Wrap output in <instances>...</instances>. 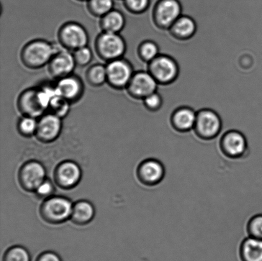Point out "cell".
Here are the masks:
<instances>
[{
    "label": "cell",
    "instance_id": "6da1fadb",
    "mask_svg": "<svg viewBox=\"0 0 262 261\" xmlns=\"http://www.w3.org/2000/svg\"><path fill=\"white\" fill-rule=\"evenodd\" d=\"M56 94L55 83H46L26 89L18 97L17 109L23 116L38 118L48 112L51 99Z\"/></svg>",
    "mask_w": 262,
    "mask_h": 261
},
{
    "label": "cell",
    "instance_id": "7a4b0ae2",
    "mask_svg": "<svg viewBox=\"0 0 262 261\" xmlns=\"http://www.w3.org/2000/svg\"><path fill=\"white\" fill-rule=\"evenodd\" d=\"M60 50L54 43L39 38L26 43L20 51V59L26 67L36 70L48 65L55 54Z\"/></svg>",
    "mask_w": 262,
    "mask_h": 261
},
{
    "label": "cell",
    "instance_id": "3957f363",
    "mask_svg": "<svg viewBox=\"0 0 262 261\" xmlns=\"http://www.w3.org/2000/svg\"><path fill=\"white\" fill-rule=\"evenodd\" d=\"M95 50L102 60L108 63L122 58L126 52L127 45L119 33L102 32L95 41Z\"/></svg>",
    "mask_w": 262,
    "mask_h": 261
},
{
    "label": "cell",
    "instance_id": "277c9868",
    "mask_svg": "<svg viewBox=\"0 0 262 261\" xmlns=\"http://www.w3.org/2000/svg\"><path fill=\"white\" fill-rule=\"evenodd\" d=\"M73 204L70 199L61 196H51L41 204L40 217L46 222L59 224L71 219Z\"/></svg>",
    "mask_w": 262,
    "mask_h": 261
},
{
    "label": "cell",
    "instance_id": "5b68a950",
    "mask_svg": "<svg viewBox=\"0 0 262 261\" xmlns=\"http://www.w3.org/2000/svg\"><path fill=\"white\" fill-rule=\"evenodd\" d=\"M223 122L219 113L211 109H203L197 112L194 134L200 139L210 140L220 135Z\"/></svg>",
    "mask_w": 262,
    "mask_h": 261
},
{
    "label": "cell",
    "instance_id": "8992f818",
    "mask_svg": "<svg viewBox=\"0 0 262 261\" xmlns=\"http://www.w3.org/2000/svg\"><path fill=\"white\" fill-rule=\"evenodd\" d=\"M147 70L161 85L173 83L180 74L177 61L171 56L163 54L148 63Z\"/></svg>",
    "mask_w": 262,
    "mask_h": 261
},
{
    "label": "cell",
    "instance_id": "52a82bcc",
    "mask_svg": "<svg viewBox=\"0 0 262 261\" xmlns=\"http://www.w3.org/2000/svg\"><path fill=\"white\" fill-rule=\"evenodd\" d=\"M58 40L61 47L74 52L88 46L89 35L85 28L76 22H66L58 32Z\"/></svg>",
    "mask_w": 262,
    "mask_h": 261
},
{
    "label": "cell",
    "instance_id": "ba28073f",
    "mask_svg": "<svg viewBox=\"0 0 262 261\" xmlns=\"http://www.w3.org/2000/svg\"><path fill=\"white\" fill-rule=\"evenodd\" d=\"M107 83L117 90L126 89L135 74L132 64L124 58H119L107 63Z\"/></svg>",
    "mask_w": 262,
    "mask_h": 261
},
{
    "label": "cell",
    "instance_id": "9c48e42d",
    "mask_svg": "<svg viewBox=\"0 0 262 261\" xmlns=\"http://www.w3.org/2000/svg\"><path fill=\"white\" fill-rule=\"evenodd\" d=\"M220 149L223 155L232 159H239L245 157L248 153L247 139L239 130H228L221 137Z\"/></svg>",
    "mask_w": 262,
    "mask_h": 261
},
{
    "label": "cell",
    "instance_id": "30bf717a",
    "mask_svg": "<svg viewBox=\"0 0 262 261\" xmlns=\"http://www.w3.org/2000/svg\"><path fill=\"white\" fill-rule=\"evenodd\" d=\"M159 84L148 70L135 72L126 89L128 94L134 99L143 101L145 97L158 91Z\"/></svg>",
    "mask_w": 262,
    "mask_h": 261
},
{
    "label": "cell",
    "instance_id": "8fae6325",
    "mask_svg": "<svg viewBox=\"0 0 262 261\" xmlns=\"http://www.w3.org/2000/svg\"><path fill=\"white\" fill-rule=\"evenodd\" d=\"M183 14V9L179 0H160L153 10V17L158 27L169 30Z\"/></svg>",
    "mask_w": 262,
    "mask_h": 261
},
{
    "label": "cell",
    "instance_id": "7c38bea8",
    "mask_svg": "<svg viewBox=\"0 0 262 261\" xmlns=\"http://www.w3.org/2000/svg\"><path fill=\"white\" fill-rule=\"evenodd\" d=\"M46 170L42 164L37 161H29L20 168L18 180L25 191L35 192L38 185L46 180Z\"/></svg>",
    "mask_w": 262,
    "mask_h": 261
},
{
    "label": "cell",
    "instance_id": "4fadbf2b",
    "mask_svg": "<svg viewBox=\"0 0 262 261\" xmlns=\"http://www.w3.org/2000/svg\"><path fill=\"white\" fill-rule=\"evenodd\" d=\"M165 168L160 160L148 158L138 165L137 176L144 185L154 186L159 185L165 176Z\"/></svg>",
    "mask_w": 262,
    "mask_h": 261
},
{
    "label": "cell",
    "instance_id": "5bb4252c",
    "mask_svg": "<svg viewBox=\"0 0 262 261\" xmlns=\"http://www.w3.org/2000/svg\"><path fill=\"white\" fill-rule=\"evenodd\" d=\"M55 86L59 96L71 104L79 102L83 96V82L79 76L73 74L56 80Z\"/></svg>",
    "mask_w": 262,
    "mask_h": 261
},
{
    "label": "cell",
    "instance_id": "9a60e30c",
    "mask_svg": "<svg viewBox=\"0 0 262 261\" xmlns=\"http://www.w3.org/2000/svg\"><path fill=\"white\" fill-rule=\"evenodd\" d=\"M76 66L73 53L64 49L55 54L48 63V69L51 76L58 80L73 74Z\"/></svg>",
    "mask_w": 262,
    "mask_h": 261
},
{
    "label": "cell",
    "instance_id": "2e32d148",
    "mask_svg": "<svg viewBox=\"0 0 262 261\" xmlns=\"http://www.w3.org/2000/svg\"><path fill=\"white\" fill-rule=\"evenodd\" d=\"M62 129V119L51 112H46L38 120L36 137L40 141L49 143L58 137Z\"/></svg>",
    "mask_w": 262,
    "mask_h": 261
},
{
    "label": "cell",
    "instance_id": "e0dca14e",
    "mask_svg": "<svg viewBox=\"0 0 262 261\" xmlns=\"http://www.w3.org/2000/svg\"><path fill=\"white\" fill-rule=\"evenodd\" d=\"M81 176L80 168L72 161H65L60 163L54 174L56 183L63 189L74 188L80 181Z\"/></svg>",
    "mask_w": 262,
    "mask_h": 261
},
{
    "label": "cell",
    "instance_id": "ac0fdd59",
    "mask_svg": "<svg viewBox=\"0 0 262 261\" xmlns=\"http://www.w3.org/2000/svg\"><path fill=\"white\" fill-rule=\"evenodd\" d=\"M197 111L189 107H181L173 112L171 117V126L179 133H187L194 129Z\"/></svg>",
    "mask_w": 262,
    "mask_h": 261
},
{
    "label": "cell",
    "instance_id": "d6986e66",
    "mask_svg": "<svg viewBox=\"0 0 262 261\" xmlns=\"http://www.w3.org/2000/svg\"><path fill=\"white\" fill-rule=\"evenodd\" d=\"M169 30L174 37L179 39L187 40L196 34L198 25L193 17L182 14L171 26Z\"/></svg>",
    "mask_w": 262,
    "mask_h": 261
},
{
    "label": "cell",
    "instance_id": "ffe728a7",
    "mask_svg": "<svg viewBox=\"0 0 262 261\" xmlns=\"http://www.w3.org/2000/svg\"><path fill=\"white\" fill-rule=\"evenodd\" d=\"M241 261H262V240L248 236L240 245Z\"/></svg>",
    "mask_w": 262,
    "mask_h": 261
},
{
    "label": "cell",
    "instance_id": "44dd1931",
    "mask_svg": "<svg viewBox=\"0 0 262 261\" xmlns=\"http://www.w3.org/2000/svg\"><path fill=\"white\" fill-rule=\"evenodd\" d=\"M126 20L120 10L113 9L100 20V27L102 32L119 33L124 28Z\"/></svg>",
    "mask_w": 262,
    "mask_h": 261
},
{
    "label": "cell",
    "instance_id": "7402d4cb",
    "mask_svg": "<svg viewBox=\"0 0 262 261\" xmlns=\"http://www.w3.org/2000/svg\"><path fill=\"white\" fill-rule=\"evenodd\" d=\"M95 216V208L89 201L82 200L73 204L71 219L73 223L84 226L90 223Z\"/></svg>",
    "mask_w": 262,
    "mask_h": 261
},
{
    "label": "cell",
    "instance_id": "603a6c76",
    "mask_svg": "<svg viewBox=\"0 0 262 261\" xmlns=\"http://www.w3.org/2000/svg\"><path fill=\"white\" fill-rule=\"evenodd\" d=\"M87 83L90 86L97 88L107 83L106 66L96 63L90 66L85 74Z\"/></svg>",
    "mask_w": 262,
    "mask_h": 261
},
{
    "label": "cell",
    "instance_id": "cb8c5ba5",
    "mask_svg": "<svg viewBox=\"0 0 262 261\" xmlns=\"http://www.w3.org/2000/svg\"><path fill=\"white\" fill-rule=\"evenodd\" d=\"M137 54L141 61L148 64L161 55V49L155 41L144 40L138 46Z\"/></svg>",
    "mask_w": 262,
    "mask_h": 261
},
{
    "label": "cell",
    "instance_id": "d4e9b609",
    "mask_svg": "<svg viewBox=\"0 0 262 261\" xmlns=\"http://www.w3.org/2000/svg\"><path fill=\"white\" fill-rule=\"evenodd\" d=\"M87 9L92 15L102 17L114 9V0H88Z\"/></svg>",
    "mask_w": 262,
    "mask_h": 261
},
{
    "label": "cell",
    "instance_id": "484cf974",
    "mask_svg": "<svg viewBox=\"0 0 262 261\" xmlns=\"http://www.w3.org/2000/svg\"><path fill=\"white\" fill-rule=\"evenodd\" d=\"M71 103L57 93L51 99L48 112L63 119L70 111Z\"/></svg>",
    "mask_w": 262,
    "mask_h": 261
},
{
    "label": "cell",
    "instance_id": "4316f807",
    "mask_svg": "<svg viewBox=\"0 0 262 261\" xmlns=\"http://www.w3.org/2000/svg\"><path fill=\"white\" fill-rule=\"evenodd\" d=\"M38 120L35 117L23 116L17 122V130L23 136L29 137L37 132Z\"/></svg>",
    "mask_w": 262,
    "mask_h": 261
},
{
    "label": "cell",
    "instance_id": "83f0119b",
    "mask_svg": "<svg viewBox=\"0 0 262 261\" xmlns=\"http://www.w3.org/2000/svg\"><path fill=\"white\" fill-rule=\"evenodd\" d=\"M30 253L21 246L10 247L6 250L3 261H30Z\"/></svg>",
    "mask_w": 262,
    "mask_h": 261
},
{
    "label": "cell",
    "instance_id": "f1b7e54d",
    "mask_svg": "<svg viewBox=\"0 0 262 261\" xmlns=\"http://www.w3.org/2000/svg\"><path fill=\"white\" fill-rule=\"evenodd\" d=\"M124 5L131 14L141 15L150 7L151 0H124Z\"/></svg>",
    "mask_w": 262,
    "mask_h": 261
},
{
    "label": "cell",
    "instance_id": "f546056e",
    "mask_svg": "<svg viewBox=\"0 0 262 261\" xmlns=\"http://www.w3.org/2000/svg\"><path fill=\"white\" fill-rule=\"evenodd\" d=\"M73 56L76 65L79 67H85L93 60V53L89 46L74 51Z\"/></svg>",
    "mask_w": 262,
    "mask_h": 261
},
{
    "label": "cell",
    "instance_id": "4dcf8cb0",
    "mask_svg": "<svg viewBox=\"0 0 262 261\" xmlns=\"http://www.w3.org/2000/svg\"><path fill=\"white\" fill-rule=\"evenodd\" d=\"M249 236L262 240V214H257L249 220L247 224Z\"/></svg>",
    "mask_w": 262,
    "mask_h": 261
},
{
    "label": "cell",
    "instance_id": "1f68e13d",
    "mask_svg": "<svg viewBox=\"0 0 262 261\" xmlns=\"http://www.w3.org/2000/svg\"><path fill=\"white\" fill-rule=\"evenodd\" d=\"M143 106L148 111H159L163 106L164 100L158 91L149 94L143 100Z\"/></svg>",
    "mask_w": 262,
    "mask_h": 261
},
{
    "label": "cell",
    "instance_id": "d6a6232c",
    "mask_svg": "<svg viewBox=\"0 0 262 261\" xmlns=\"http://www.w3.org/2000/svg\"><path fill=\"white\" fill-rule=\"evenodd\" d=\"M35 193L38 198L45 200L53 196L55 193V186L50 180L46 179L40 185H38Z\"/></svg>",
    "mask_w": 262,
    "mask_h": 261
},
{
    "label": "cell",
    "instance_id": "836d02e7",
    "mask_svg": "<svg viewBox=\"0 0 262 261\" xmlns=\"http://www.w3.org/2000/svg\"><path fill=\"white\" fill-rule=\"evenodd\" d=\"M36 261H61V259L56 253L48 251L42 253Z\"/></svg>",
    "mask_w": 262,
    "mask_h": 261
},
{
    "label": "cell",
    "instance_id": "e575fe53",
    "mask_svg": "<svg viewBox=\"0 0 262 261\" xmlns=\"http://www.w3.org/2000/svg\"><path fill=\"white\" fill-rule=\"evenodd\" d=\"M78 1L84 2V1H88V0H78Z\"/></svg>",
    "mask_w": 262,
    "mask_h": 261
}]
</instances>
